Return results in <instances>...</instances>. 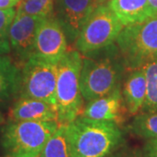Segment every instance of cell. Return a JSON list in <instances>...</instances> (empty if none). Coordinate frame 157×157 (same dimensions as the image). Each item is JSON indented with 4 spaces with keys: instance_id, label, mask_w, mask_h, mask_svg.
I'll use <instances>...</instances> for the list:
<instances>
[{
    "instance_id": "obj_18",
    "label": "cell",
    "mask_w": 157,
    "mask_h": 157,
    "mask_svg": "<svg viewBox=\"0 0 157 157\" xmlns=\"http://www.w3.org/2000/svg\"><path fill=\"white\" fill-rule=\"evenodd\" d=\"M143 68L147 78V95L140 112H157V59Z\"/></svg>"
},
{
    "instance_id": "obj_10",
    "label": "cell",
    "mask_w": 157,
    "mask_h": 157,
    "mask_svg": "<svg viewBox=\"0 0 157 157\" xmlns=\"http://www.w3.org/2000/svg\"><path fill=\"white\" fill-rule=\"evenodd\" d=\"M96 6V0L55 1V17L71 43L76 41L84 24Z\"/></svg>"
},
{
    "instance_id": "obj_4",
    "label": "cell",
    "mask_w": 157,
    "mask_h": 157,
    "mask_svg": "<svg viewBox=\"0 0 157 157\" xmlns=\"http://www.w3.org/2000/svg\"><path fill=\"white\" fill-rule=\"evenodd\" d=\"M58 128L57 121H8L1 130L0 143L7 156L39 157Z\"/></svg>"
},
{
    "instance_id": "obj_7",
    "label": "cell",
    "mask_w": 157,
    "mask_h": 157,
    "mask_svg": "<svg viewBox=\"0 0 157 157\" xmlns=\"http://www.w3.org/2000/svg\"><path fill=\"white\" fill-rule=\"evenodd\" d=\"M57 64L33 54L20 71L18 97L56 104Z\"/></svg>"
},
{
    "instance_id": "obj_11",
    "label": "cell",
    "mask_w": 157,
    "mask_h": 157,
    "mask_svg": "<svg viewBox=\"0 0 157 157\" xmlns=\"http://www.w3.org/2000/svg\"><path fill=\"white\" fill-rule=\"evenodd\" d=\"M128 114L121 93V86L107 95L88 101L80 116L96 121H113L121 126Z\"/></svg>"
},
{
    "instance_id": "obj_15",
    "label": "cell",
    "mask_w": 157,
    "mask_h": 157,
    "mask_svg": "<svg viewBox=\"0 0 157 157\" xmlns=\"http://www.w3.org/2000/svg\"><path fill=\"white\" fill-rule=\"evenodd\" d=\"M20 70L7 56L0 55V106L17 98Z\"/></svg>"
},
{
    "instance_id": "obj_3",
    "label": "cell",
    "mask_w": 157,
    "mask_h": 157,
    "mask_svg": "<svg viewBox=\"0 0 157 157\" xmlns=\"http://www.w3.org/2000/svg\"><path fill=\"white\" fill-rule=\"evenodd\" d=\"M82 55L76 49H68L57 63V122L67 126L82 113L83 96L80 90Z\"/></svg>"
},
{
    "instance_id": "obj_25",
    "label": "cell",
    "mask_w": 157,
    "mask_h": 157,
    "mask_svg": "<svg viewBox=\"0 0 157 157\" xmlns=\"http://www.w3.org/2000/svg\"><path fill=\"white\" fill-rule=\"evenodd\" d=\"M111 1H113V0H96V5H97V6H100V5H107Z\"/></svg>"
},
{
    "instance_id": "obj_2",
    "label": "cell",
    "mask_w": 157,
    "mask_h": 157,
    "mask_svg": "<svg viewBox=\"0 0 157 157\" xmlns=\"http://www.w3.org/2000/svg\"><path fill=\"white\" fill-rule=\"evenodd\" d=\"M82 58L80 90L85 101L110 94L121 85L126 69L117 45H112Z\"/></svg>"
},
{
    "instance_id": "obj_5",
    "label": "cell",
    "mask_w": 157,
    "mask_h": 157,
    "mask_svg": "<svg viewBox=\"0 0 157 157\" xmlns=\"http://www.w3.org/2000/svg\"><path fill=\"white\" fill-rule=\"evenodd\" d=\"M115 42L128 70L143 67L157 59V15L124 26Z\"/></svg>"
},
{
    "instance_id": "obj_20",
    "label": "cell",
    "mask_w": 157,
    "mask_h": 157,
    "mask_svg": "<svg viewBox=\"0 0 157 157\" xmlns=\"http://www.w3.org/2000/svg\"><path fill=\"white\" fill-rule=\"evenodd\" d=\"M15 15L16 11L13 8L0 9V55H5L11 52L9 31Z\"/></svg>"
},
{
    "instance_id": "obj_8",
    "label": "cell",
    "mask_w": 157,
    "mask_h": 157,
    "mask_svg": "<svg viewBox=\"0 0 157 157\" xmlns=\"http://www.w3.org/2000/svg\"><path fill=\"white\" fill-rule=\"evenodd\" d=\"M67 51V38L58 18H44L37 31L34 54L57 64Z\"/></svg>"
},
{
    "instance_id": "obj_9",
    "label": "cell",
    "mask_w": 157,
    "mask_h": 157,
    "mask_svg": "<svg viewBox=\"0 0 157 157\" xmlns=\"http://www.w3.org/2000/svg\"><path fill=\"white\" fill-rule=\"evenodd\" d=\"M44 17L17 12L9 31L11 49L23 62L35 53L37 31Z\"/></svg>"
},
{
    "instance_id": "obj_6",
    "label": "cell",
    "mask_w": 157,
    "mask_h": 157,
    "mask_svg": "<svg viewBox=\"0 0 157 157\" xmlns=\"http://www.w3.org/2000/svg\"><path fill=\"white\" fill-rule=\"evenodd\" d=\"M124 25L108 5H100L91 13L75 41L82 54H91L113 45Z\"/></svg>"
},
{
    "instance_id": "obj_12",
    "label": "cell",
    "mask_w": 157,
    "mask_h": 157,
    "mask_svg": "<svg viewBox=\"0 0 157 157\" xmlns=\"http://www.w3.org/2000/svg\"><path fill=\"white\" fill-rule=\"evenodd\" d=\"M57 121L55 105L32 98L18 97L11 107L8 121Z\"/></svg>"
},
{
    "instance_id": "obj_23",
    "label": "cell",
    "mask_w": 157,
    "mask_h": 157,
    "mask_svg": "<svg viewBox=\"0 0 157 157\" xmlns=\"http://www.w3.org/2000/svg\"><path fill=\"white\" fill-rule=\"evenodd\" d=\"M21 0H0V9H10L19 4Z\"/></svg>"
},
{
    "instance_id": "obj_26",
    "label": "cell",
    "mask_w": 157,
    "mask_h": 157,
    "mask_svg": "<svg viewBox=\"0 0 157 157\" xmlns=\"http://www.w3.org/2000/svg\"><path fill=\"white\" fill-rule=\"evenodd\" d=\"M5 123H6V118L4 116L3 113L0 111V126L1 125H4Z\"/></svg>"
},
{
    "instance_id": "obj_22",
    "label": "cell",
    "mask_w": 157,
    "mask_h": 157,
    "mask_svg": "<svg viewBox=\"0 0 157 157\" xmlns=\"http://www.w3.org/2000/svg\"><path fill=\"white\" fill-rule=\"evenodd\" d=\"M108 157H142L140 150L123 146Z\"/></svg>"
},
{
    "instance_id": "obj_17",
    "label": "cell",
    "mask_w": 157,
    "mask_h": 157,
    "mask_svg": "<svg viewBox=\"0 0 157 157\" xmlns=\"http://www.w3.org/2000/svg\"><path fill=\"white\" fill-rule=\"evenodd\" d=\"M128 131L145 140L157 138V112H140L128 127Z\"/></svg>"
},
{
    "instance_id": "obj_16",
    "label": "cell",
    "mask_w": 157,
    "mask_h": 157,
    "mask_svg": "<svg viewBox=\"0 0 157 157\" xmlns=\"http://www.w3.org/2000/svg\"><path fill=\"white\" fill-rule=\"evenodd\" d=\"M39 157H72L67 126H60L45 143Z\"/></svg>"
},
{
    "instance_id": "obj_24",
    "label": "cell",
    "mask_w": 157,
    "mask_h": 157,
    "mask_svg": "<svg viewBox=\"0 0 157 157\" xmlns=\"http://www.w3.org/2000/svg\"><path fill=\"white\" fill-rule=\"evenodd\" d=\"M148 5L151 10L152 15H157V0H148Z\"/></svg>"
},
{
    "instance_id": "obj_1",
    "label": "cell",
    "mask_w": 157,
    "mask_h": 157,
    "mask_svg": "<svg viewBox=\"0 0 157 157\" xmlns=\"http://www.w3.org/2000/svg\"><path fill=\"white\" fill-rule=\"evenodd\" d=\"M72 157H108L125 146L118 124L78 116L67 126Z\"/></svg>"
},
{
    "instance_id": "obj_27",
    "label": "cell",
    "mask_w": 157,
    "mask_h": 157,
    "mask_svg": "<svg viewBox=\"0 0 157 157\" xmlns=\"http://www.w3.org/2000/svg\"><path fill=\"white\" fill-rule=\"evenodd\" d=\"M6 157H10V156H6Z\"/></svg>"
},
{
    "instance_id": "obj_13",
    "label": "cell",
    "mask_w": 157,
    "mask_h": 157,
    "mask_svg": "<svg viewBox=\"0 0 157 157\" xmlns=\"http://www.w3.org/2000/svg\"><path fill=\"white\" fill-rule=\"evenodd\" d=\"M128 113L135 115L140 112L147 95V78L144 68L131 70L121 91Z\"/></svg>"
},
{
    "instance_id": "obj_14",
    "label": "cell",
    "mask_w": 157,
    "mask_h": 157,
    "mask_svg": "<svg viewBox=\"0 0 157 157\" xmlns=\"http://www.w3.org/2000/svg\"><path fill=\"white\" fill-rule=\"evenodd\" d=\"M107 5L124 26L141 22L153 16L148 0H113Z\"/></svg>"
},
{
    "instance_id": "obj_19",
    "label": "cell",
    "mask_w": 157,
    "mask_h": 157,
    "mask_svg": "<svg viewBox=\"0 0 157 157\" xmlns=\"http://www.w3.org/2000/svg\"><path fill=\"white\" fill-rule=\"evenodd\" d=\"M17 12L44 18L53 17L55 13V0H21Z\"/></svg>"
},
{
    "instance_id": "obj_21",
    "label": "cell",
    "mask_w": 157,
    "mask_h": 157,
    "mask_svg": "<svg viewBox=\"0 0 157 157\" xmlns=\"http://www.w3.org/2000/svg\"><path fill=\"white\" fill-rule=\"evenodd\" d=\"M141 154L142 157H157V138L147 140Z\"/></svg>"
}]
</instances>
